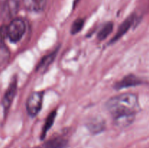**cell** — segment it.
Returning a JSON list of instances; mask_svg holds the SVG:
<instances>
[{
    "label": "cell",
    "mask_w": 149,
    "mask_h": 148,
    "mask_svg": "<svg viewBox=\"0 0 149 148\" xmlns=\"http://www.w3.org/2000/svg\"><path fill=\"white\" fill-rule=\"evenodd\" d=\"M106 109L113 118L122 115H135L140 110L138 97L136 94L125 93L109 99Z\"/></svg>",
    "instance_id": "1"
},
{
    "label": "cell",
    "mask_w": 149,
    "mask_h": 148,
    "mask_svg": "<svg viewBox=\"0 0 149 148\" xmlns=\"http://www.w3.org/2000/svg\"><path fill=\"white\" fill-rule=\"evenodd\" d=\"M26 26L21 18H15L7 26V37L13 43H16L22 39L26 32Z\"/></svg>",
    "instance_id": "2"
},
{
    "label": "cell",
    "mask_w": 149,
    "mask_h": 148,
    "mask_svg": "<svg viewBox=\"0 0 149 148\" xmlns=\"http://www.w3.org/2000/svg\"><path fill=\"white\" fill-rule=\"evenodd\" d=\"M44 93L42 91H34L28 97L26 102V109L29 115L36 116L42 107Z\"/></svg>",
    "instance_id": "3"
},
{
    "label": "cell",
    "mask_w": 149,
    "mask_h": 148,
    "mask_svg": "<svg viewBox=\"0 0 149 148\" xmlns=\"http://www.w3.org/2000/svg\"><path fill=\"white\" fill-rule=\"evenodd\" d=\"M17 88V78H14L10 82L7 91L4 95V98L2 100V105L4 107V113H7L9 110V108L11 106L12 102L15 98Z\"/></svg>",
    "instance_id": "4"
},
{
    "label": "cell",
    "mask_w": 149,
    "mask_h": 148,
    "mask_svg": "<svg viewBox=\"0 0 149 148\" xmlns=\"http://www.w3.org/2000/svg\"><path fill=\"white\" fill-rule=\"evenodd\" d=\"M141 84H142V81L139 78L135 76V75L130 74V75H126L119 82L116 83L114 87L116 89H123L129 88V87L136 86Z\"/></svg>",
    "instance_id": "5"
},
{
    "label": "cell",
    "mask_w": 149,
    "mask_h": 148,
    "mask_svg": "<svg viewBox=\"0 0 149 148\" xmlns=\"http://www.w3.org/2000/svg\"><path fill=\"white\" fill-rule=\"evenodd\" d=\"M135 15H132L129 16L123 23H122L120 26H119V29H118L117 32H116V35L113 37V39H111L110 43L113 44L115 41L119 40L121 37L124 36L128 30H130L131 27H132V25L135 23Z\"/></svg>",
    "instance_id": "6"
},
{
    "label": "cell",
    "mask_w": 149,
    "mask_h": 148,
    "mask_svg": "<svg viewBox=\"0 0 149 148\" xmlns=\"http://www.w3.org/2000/svg\"><path fill=\"white\" fill-rule=\"evenodd\" d=\"M25 8L30 12H40L45 10L47 0H22Z\"/></svg>",
    "instance_id": "7"
},
{
    "label": "cell",
    "mask_w": 149,
    "mask_h": 148,
    "mask_svg": "<svg viewBox=\"0 0 149 148\" xmlns=\"http://www.w3.org/2000/svg\"><path fill=\"white\" fill-rule=\"evenodd\" d=\"M68 142L62 137H56L47 141L37 148H65Z\"/></svg>",
    "instance_id": "8"
},
{
    "label": "cell",
    "mask_w": 149,
    "mask_h": 148,
    "mask_svg": "<svg viewBox=\"0 0 149 148\" xmlns=\"http://www.w3.org/2000/svg\"><path fill=\"white\" fill-rule=\"evenodd\" d=\"M89 131L93 133H98L103 131L105 128V121L99 118H93L87 124Z\"/></svg>",
    "instance_id": "9"
},
{
    "label": "cell",
    "mask_w": 149,
    "mask_h": 148,
    "mask_svg": "<svg viewBox=\"0 0 149 148\" xmlns=\"http://www.w3.org/2000/svg\"><path fill=\"white\" fill-rule=\"evenodd\" d=\"M135 116V115H132L118 116V117L113 118V121H114L115 124L118 127H127V126H130L134 121Z\"/></svg>",
    "instance_id": "10"
},
{
    "label": "cell",
    "mask_w": 149,
    "mask_h": 148,
    "mask_svg": "<svg viewBox=\"0 0 149 148\" xmlns=\"http://www.w3.org/2000/svg\"><path fill=\"white\" fill-rule=\"evenodd\" d=\"M57 55V50L54 51L53 52L50 53L49 55H46L45 57L42 59V60L39 62V65L36 67V71H42V70H45L55 59V57Z\"/></svg>",
    "instance_id": "11"
},
{
    "label": "cell",
    "mask_w": 149,
    "mask_h": 148,
    "mask_svg": "<svg viewBox=\"0 0 149 148\" xmlns=\"http://www.w3.org/2000/svg\"><path fill=\"white\" fill-rule=\"evenodd\" d=\"M20 7L19 0H7L5 4V10L10 17L16 15Z\"/></svg>",
    "instance_id": "12"
},
{
    "label": "cell",
    "mask_w": 149,
    "mask_h": 148,
    "mask_svg": "<svg viewBox=\"0 0 149 148\" xmlns=\"http://www.w3.org/2000/svg\"><path fill=\"white\" fill-rule=\"evenodd\" d=\"M56 110H54L52 113H49V115L47 116V118L46 121H45V125H44L43 129H42V136H41L42 139L45 137V136H46L47 133V131H49V129H50L51 126L53 125L54 121H55V117H56Z\"/></svg>",
    "instance_id": "13"
},
{
    "label": "cell",
    "mask_w": 149,
    "mask_h": 148,
    "mask_svg": "<svg viewBox=\"0 0 149 148\" xmlns=\"http://www.w3.org/2000/svg\"><path fill=\"white\" fill-rule=\"evenodd\" d=\"M113 23L109 22V23H106V24L103 26V27L100 29V31L98 32V34H97V39L100 41L103 40V39H106V38L109 36V35L113 30Z\"/></svg>",
    "instance_id": "14"
},
{
    "label": "cell",
    "mask_w": 149,
    "mask_h": 148,
    "mask_svg": "<svg viewBox=\"0 0 149 148\" xmlns=\"http://www.w3.org/2000/svg\"><path fill=\"white\" fill-rule=\"evenodd\" d=\"M84 24V20L81 18L77 19L73 23L71 28V33L72 34H77L80 30L82 29Z\"/></svg>",
    "instance_id": "15"
},
{
    "label": "cell",
    "mask_w": 149,
    "mask_h": 148,
    "mask_svg": "<svg viewBox=\"0 0 149 148\" xmlns=\"http://www.w3.org/2000/svg\"><path fill=\"white\" fill-rule=\"evenodd\" d=\"M10 58V52L6 46H0V66L5 64Z\"/></svg>",
    "instance_id": "16"
},
{
    "label": "cell",
    "mask_w": 149,
    "mask_h": 148,
    "mask_svg": "<svg viewBox=\"0 0 149 148\" xmlns=\"http://www.w3.org/2000/svg\"><path fill=\"white\" fill-rule=\"evenodd\" d=\"M7 37V26H2L0 27V46H5V39Z\"/></svg>",
    "instance_id": "17"
}]
</instances>
